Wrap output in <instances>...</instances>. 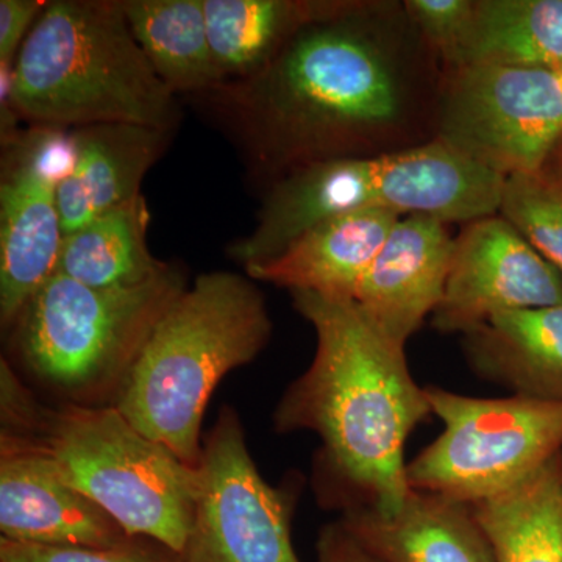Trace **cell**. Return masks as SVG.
Here are the masks:
<instances>
[{
    "instance_id": "cell-1",
    "label": "cell",
    "mask_w": 562,
    "mask_h": 562,
    "mask_svg": "<svg viewBox=\"0 0 562 562\" xmlns=\"http://www.w3.org/2000/svg\"><path fill=\"white\" fill-rule=\"evenodd\" d=\"M443 68L403 2H344L295 33L262 72L228 81L227 106L269 176L436 138Z\"/></svg>"
},
{
    "instance_id": "cell-2",
    "label": "cell",
    "mask_w": 562,
    "mask_h": 562,
    "mask_svg": "<svg viewBox=\"0 0 562 562\" xmlns=\"http://www.w3.org/2000/svg\"><path fill=\"white\" fill-rule=\"evenodd\" d=\"M291 295L313 325L316 353L281 397L276 430L319 436L321 469L342 509L401 512L412 492L405 443L431 414L425 387L413 379L405 349L387 341L357 303L312 291Z\"/></svg>"
},
{
    "instance_id": "cell-3",
    "label": "cell",
    "mask_w": 562,
    "mask_h": 562,
    "mask_svg": "<svg viewBox=\"0 0 562 562\" xmlns=\"http://www.w3.org/2000/svg\"><path fill=\"white\" fill-rule=\"evenodd\" d=\"M257 284L239 273H203L172 303L114 395L113 406L147 438L198 468L203 414L228 372L271 338Z\"/></svg>"
},
{
    "instance_id": "cell-4",
    "label": "cell",
    "mask_w": 562,
    "mask_h": 562,
    "mask_svg": "<svg viewBox=\"0 0 562 562\" xmlns=\"http://www.w3.org/2000/svg\"><path fill=\"white\" fill-rule=\"evenodd\" d=\"M13 102L31 127L136 125L169 133L176 94L157 76L122 0H54L13 66Z\"/></svg>"
},
{
    "instance_id": "cell-5",
    "label": "cell",
    "mask_w": 562,
    "mask_h": 562,
    "mask_svg": "<svg viewBox=\"0 0 562 562\" xmlns=\"http://www.w3.org/2000/svg\"><path fill=\"white\" fill-rule=\"evenodd\" d=\"M505 177L443 140L371 157L312 162L273 181L255 231L231 258L260 265L322 222L362 210L469 222L498 214Z\"/></svg>"
},
{
    "instance_id": "cell-6",
    "label": "cell",
    "mask_w": 562,
    "mask_h": 562,
    "mask_svg": "<svg viewBox=\"0 0 562 562\" xmlns=\"http://www.w3.org/2000/svg\"><path fill=\"white\" fill-rule=\"evenodd\" d=\"M66 483L110 514L131 536H146L183 553L198 508L199 471L147 438L113 405L33 402L20 425Z\"/></svg>"
},
{
    "instance_id": "cell-7",
    "label": "cell",
    "mask_w": 562,
    "mask_h": 562,
    "mask_svg": "<svg viewBox=\"0 0 562 562\" xmlns=\"http://www.w3.org/2000/svg\"><path fill=\"white\" fill-rule=\"evenodd\" d=\"M187 290L184 272L171 265L127 288H92L55 272L14 324L18 351L69 403L114 398L162 314Z\"/></svg>"
},
{
    "instance_id": "cell-8",
    "label": "cell",
    "mask_w": 562,
    "mask_h": 562,
    "mask_svg": "<svg viewBox=\"0 0 562 562\" xmlns=\"http://www.w3.org/2000/svg\"><path fill=\"white\" fill-rule=\"evenodd\" d=\"M442 435L408 468L409 487L476 505L519 486L562 452V403L476 398L425 387Z\"/></svg>"
},
{
    "instance_id": "cell-9",
    "label": "cell",
    "mask_w": 562,
    "mask_h": 562,
    "mask_svg": "<svg viewBox=\"0 0 562 562\" xmlns=\"http://www.w3.org/2000/svg\"><path fill=\"white\" fill-rule=\"evenodd\" d=\"M436 138L503 177L541 171L562 138V70H449Z\"/></svg>"
},
{
    "instance_id": "cell-10",
    "label": "cell",
    "mask_w": 562,
    "mask_h": 562,
    "mask_svg": "<svg viewBox=\"0 0 562 562\" xmlns=\"http://www.w3.org/2000/svg\"><path fill=\"white\" fill-rule=\"evenodd\" d=\"M198 508L187 562H302L291 539L301 483L271 486L247 447L233 406H224L203 443Z\"/></svg>"
},
{
    "instance_id": "cell-11",
    "label": "cell",
    "mask_w": 562,
    "mask_h": 562,
    "mask_svg": "<svg viewBox=\"0 0 562 562\" xmlns=\"http://www.w3.org/2000/svg\"><path fill=\"white\" fill-rule=\"evenodd\" d=\"M562 305V276L501 214L469 222L454 238L442 301L431 316L441 333L475 330L495 314Z\"/></svg>"
},
{
    "instance_id": "cell-12",
    "label": "cell",
    "mask_w": 562,
    "mask_h": 562,
    "mask_svg": "<svg viewBox=\"0 0 562 562\" xmlns=\"http://www.w3.org/2000/svg\"><path fill=\"white\" fill-rule=\"evenodd\" d=\"M0 538L69 549H106L131 535L98 503L63 480L32 435L0 436Z\"/></svg>"
},
{
    "instance_id": "cell-13",
    "label": "cell",
    "mask_w": 562,
    "mask_h": 562,
    "mask_svg": "<svg viewBox=\"0 0 562 562\" xmlns=\"http://www.w3.org/2000/svg\"><path fill=\"white\" fill-rule=\"evenodd\" d=\"M453 249L446 222L422 214L403 216L362 276L353 302L394 346L405 349L438 308Z\"/></svg>"
},
{
    "instance_id": "cell-14",
    "label": "cell",
    "mask_w": 562,
    "mask_h": 562,
    "mask_svg": "<svg viewBox=\"0 0 562 562\" xmlns=\"http://www.w3.org/2000/svg\"><path fill=\"white\" fill-rule=\"evenodd\" d=\"M0 181V321L16 324L40 288L57 272L63 244L58 184L16 143L3 147Z\"/></svg>"
},
{
    "instance_id": "cell-15",
    "label": "cell",
    "mask_w": 562,
    "mask_h": 562,
    "mask_svg": "<svg viewBox=\"0 0 562 562\" xmlns=\"http://www.w3.org/2000/svg\"><path fill=\"white\" fill-rule=\"evenodd\" d=\"M339 522L383 562H497L471 506L430 492H409L401 512L344 509Z\"/></svg>"
},
{
    "instance_id": "cell-16",
    "label": "cell",
    "mask_w": 562,
    "mask_h": 562,
    "mask_svg": "<svg viewBox=\"0 0 562 562\" xmlns=\"http://www.w3.org/2000/svg\"><path fill=\"white\" fill-rule=\"evenodd\" d=\"M401 217L390 210L333 217L303 233L272 260L246 268L247 276L291 292L353 301L362 276Z\"/></svg>"
},
{
    "instance_id": "cell-17",
    "label": "cell",
    "mask_w": 562,
    "mask_h": 562,
    "mask_svg": "<svg viewBox=\"0 0 562 562\" xmlns=\"http://www.w3.org/2000/svg\"><path fill=\"white\" fill-rule=\"evenodd\" d=\"M79 162L57 188L63 236L140 194V183L160 157L169 133L136 125L76 128Z\"/></svg>"
},
{
    "instance_id": "cell-18",
    "label": "cell",
    "mask_w": 562,
    "mask_h": 562,
    "mask_svg": "<svg viewBox=\"0 0 562 562\" xmlns=\"http://www.w3.org/2000/svg\"><path fill=\"white\" fill-rule=\"evenodd\" d=\"M476 375L519 397L562 403V305L495 314L464 335Z\"/></svg>"
},
{
    "instance_id": "cell-19",
    "label": "cell",
    "mask_w": 562,
    "mask_h": 562,
    "mask_svg": "<svg viewBox=\"0 0 562 562\" xmlns=\"http://www.w3.org/2000/svg\"><path fill=\"white\" fill-rule=\"evenodd\" d=\"M333 0H203L214 61L227 81L262 72Z\"/></svg>"
},
{
    "instance_id": "cell-20",
    "label": "cell",
    "mask_w": 562,
    "mask_h": 562,
    "mask_svg": "<svg viewBox=\"0 0 562 562\" xmlns=\"http://www.w3.org/2000/svg\"><path fill=\"white\" fill-rule=\"evenodd\" d=\"M136 43L173 94H211L222 77L206 29L203 0H122Z\"/></svg>"
},
{
    "instance_id": "cell-21",
    "label": "cell",
    "mask_w": 562,
    "mask_h": 562,
    "mask_svg": "<svg viewBox=\"0 0 562 562\" xmlns=\"http://www.w3.org/2000/svg\"><path fill=\"white\" fill-rule=\"evenodd\" d=\"M471 66L561 69L562 0H475L449 70Z\"/></svg>"
},
{
    "instance_id": "cell-22",
    "label": "cell",
    "mask_w": 562,
    "mask_h": 562,
    "mask_svg": "<svg viewBox=\"0 0 562 562\" xmlns=\"http://www.w3.org/2000/svg\"><path fill=\"white\" fill-rule=\"evenodd\" d=\"M150 213L146 198L132 201L63 238L57 272L92 288L146 283L168 268L147 247Z\"/></svg>"
},
{
    "instance_id": "cell-23",
    "label": "cell",
    "mask_w": 562,
    "mask_h": 562,
    "mask_svg": "<svg viewBox=\"0 0 562 562\" xmlns=\"http://www.w3.org/2000/svg\"><path fill=\"white\" fill-rule=\"evenodd\" d=\"M471 508L497 562H562V452L519 486Z\"/></svg>"
},
{
    "instance_id": "cell-24",
    "label": "cell",
    "mask_w": 562,
    "mask_h": 562,
    "mask_svg": "<svg viewBox=\"0 0 562 562\" xmlns=\"http://www.w3.org/2000/svg\"><path fill=\"white\" fill-rule=\"evenodd\" d=\"M498 214L562 276V187L558 181L542 171L505 177Z\"/></svg>"
},
{
    "instance_id": "cell-25",
    "label": "cell",
    "mask_w": 562,
    "mask_h": 562,
    "mask_svg": "<svg viewBox=\"0 0 562 562\" xmlns=\"http://www.w3.org/2000/svg\"><path fill=\"white\" fill-rule=\"evenodd\" d=\"M0 562H187L183 554L146 536L106 549H69L7 541L0 538Z\"/></svg>"
},
{
    "instance_id": "cell-26",
    "label": "cell",
    "mask_w": 562,
    "mask_h": 562,
    "mask_svg": "<svg viewBox=\"0 0 562 562\" xmlns=\"http://www.w3.org/2000/svg\"><path fill=\"white\" fill-rule=\"evenodd\" d=\"M403 9L441 61L443 72L452 68L471 25L475 0H405Z\"/></svg>"
},
{
    "instance_id": "cell-27",
    "label": "cell",
    "mask_w": 562,
    "mask_h": 562,
    "mask_svg": "<svg viewBox=\"0 0 562 562\" xmlns=\"http://www.w3.org/2000/svg\"><path fill=\"white\" fill-rule=\"evenodd\" d=\"M46 7L44 0H0V65L14 66L22 44Z\"/></svg>"
},
{
    "instance_id": "cell-28",
    "label": "cell",
    "mask_w": 562,
    "mask_h": 562,
    "mask_svg": "<svg viewBox=\"0 0 562 562\" xmlns=\"http://www.w3.org/2000/svg\"><path fill=\"white\" fill-rule=\"evenodd\" d=\"M316 550L319 562H383L364 549L339 520L322 528Z\"/></svg>"
},
{
    "instance_id": "cell-29",
    "label": "cell",
    "mask_w": 562,
    "mask_h": 562,
    "mask_svg": "<svg viewBox=\"0 0 562 562\" xmlns=\"http://www.w3.org/2000/svg\"><path fill=\"white\" fill-rule=\"evenodd\" d=\"M541 171L552 177V179L558 181L562 187V138L560 143L554 146L550 157L547 158L546 165H543Z\"/></svg>"
},
{
    "instance_id": "cell-30",
    "label": "cell",
    "mask_w": 562,
    "mask_h": 562,
    "mask_svg": "<svg viewBox=\"0 0 562 562\" xmlns=\"http://www.w3.org/2000/svg\"><path fill=\"white\" fill-rule=\"evenodd\" d=\"M561 70H562V68H561Z\"/></svg>"
}]
</instances>
